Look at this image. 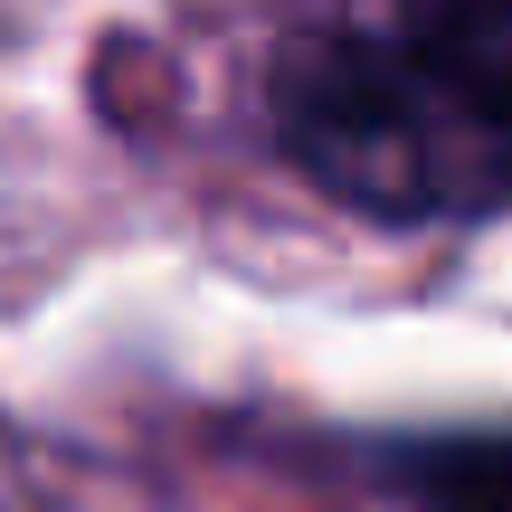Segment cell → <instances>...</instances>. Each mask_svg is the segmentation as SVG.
Returning a JSON list of instances; mask_svg holds the SVG:
<instances>
[{"mask_svg":"<svg viewBox=\"0 0 512 512\" xmlns=\"http://www.w3.org/2000/svg\"><path fill=\"white\" fill-rule=\"evenodd\" d=\"M266 124L323 200L380 228L512 209V0L304 19L266 67Z\"/></svg>","mask_w":512,"mask_h":512,"instance_id":"1","label":"cell"},{"mask_svg":"<svg viewBox=\"0 0 512 512\" xmlns=\"http://www.w3.org/2000/svg\"><path fill=\"white\" fill-rule=\"evenodd\" d=\"M427 512H512V437H446L408 465Z\"/></svg>","mask_w":512,"mask_h":512,"instance_id":"2","label":"cell"}]
</instances>
